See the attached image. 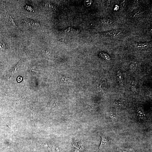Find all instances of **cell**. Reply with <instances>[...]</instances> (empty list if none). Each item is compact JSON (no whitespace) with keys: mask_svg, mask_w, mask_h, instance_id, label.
Segmentation results:
<instances>
[{"mask_svg":"<svg viewBox=\"0 0 152 152\" xmlns=\"http://www.w3.org/2000/svg\"><path fill=\"white\" fill-rule=\"evenodd\" d=\"M130 66L131 69H135L137 67V64L135 62H133L130 64Z\"/></svg>","mask_w":152,"mask_h":152,"instance_id":"30bf717a","label":"cell"},{"mask_svg":"<svg viewBox=\"0 0 152 152\" xmlns=\"http://www.w3.org/2000/svg\"><path fill=\"white\" fill-rule=\"evenodd\" d=\"M100 55L102 58L107 60H110L111 59L110 56L105 52H100Z\"/></svg>","mask_w":152,"mask_h":152,"instance_id":"8992f818","label":"cell"},{"mask_svg":"<svg viewBox=\"0 0 152 152\" xmlns=\"http://www.w3.org/2000/svg\"><path fill=\"white\" fill-rule=\"evenodd\" d=\"M135 47L139 49H146L150 46V44L147 42H138L135 44Z\"/></svg>","mask_w":152,"mask_h":152,"instance_id":"6da1fadb","label":"cell"},{"mask_svg":"<svg viewBox=\"0 0 152 152\" xmlns=\"http://www.w3.org/2000/svg\"><path fill=\"white\" fill-rule=\"evenodd\" d=\"M110 117L112 120H115L116 118V115L114 114H111L110 115Z\"/></svg>","mask_w":152,"mask_h":152,"instance_id":"4fadbf2b","label":"cell"},{"mask_svg":"<svg viewBox=\"0 0 152 152\" xmlns=\"http://www.w3.org/2000/svg\"><path fill=\"white\" fill-rule=\"evenodd\" d=\"M9 17L8 16V18H9V21L10 22H11V23H12V24L14 26H15L16 25V24H15V22H14V21L13 19L12 18H11L10 16L9 15Z\"/></svg>","mask_w":152,"mask_h":152,"instance_id":"8fae6325","label":"cell"},{"mask_svg":"<svg viewBox=\"0 0 152 152\" xmlns=\"http://www.w3.org/2000/svg\"><path fill=\"white\" fill-rule=\"evenodd\" d=\"M0 48L1 49L4 50L6 48V44L4 41L0 43Z\"/></svg>","mask_w":152,"mask_h":152,"instance_id":"9c48e42d","label":"cell"},{"mask_svg":"<svg viewBox=\"0 0 152 152\" xmlns=\"http://www.w3.org/2000/svg\"><path fill=\"white\" fill-rule=\"evenodd\" d=\"M117 79L119 84L121 86L124 85V80L123 75L120 70L118 71L117 74Z\"/></svg>","mask_w":152,"mask_h":152,"instance_id":"3957f363","label":"cell"},{"mask_svg":"<svg viewBox=\"0 0 152 152\" xmlns=\"http://www.w3.org/2000/svg\"><path fill=\"white\" fill-rule=\"evenodd\" d=\"M101 21L103 24L107 25L111 24L113 22L112 20L108 18H102L101 19Z\"/></svg>","mask_w":152,"mask_h":152,"instance_id":"5b68a950","label":"cell"},{"mask_svg":"<svg viewBox=\"0 0 152 152\" xmlns=\"http://www.w3.org/2000/svg\"><path fill=\"white\" fill-rule=\"evenodd\" d=\"M120 32V31L117 30H113L106 32L105 33V35L106 36L114 37L116 36L119 35Z\"/></svg>","mask_w":152,"mask_h":152,"instance_id":"277c9868","label":"cell"},{"mask_svg":"<svg viewBox=\"0 0 152 152\" xmlns=\"http://www.w3.org/2000/svg\"><path fill=\"white\" fill-rule=\"evenodd\" d=\"M101 141L98 150L101 149H102L108 146L109 144L108 140L104 136H101Z\"/></svg>","mask_w":152,"mask_h":152,"instance_id":"7a4b0ae2","label":"cell"},{"mask_svg":"<svg viewBox=\"0 0 152 152\" xmlns=\"http://www.w3.org/2000/svg\"><path fill=\"white\" fill-rule=\"evenodd\" d=\"M92 2V0H85L84 1V4H85V5L86 6L89 7L91 5Z\"/></svg>","mask_w":152,"mask_h":152,"instance_id":"52a82bcc","label":"cell"},{"mask_svg":"<svg viewBox=\"0 0 152 152\" xmlns=\"http://www.w3.org/2000/svg\"><path fill=\"white\" fill-rule=\"evenodd\" d=\"M132 85V89L133 91H134L135 90V85L136 84L135 83V82H133L131 84Z\"/></svg>","mask_w":152,"mask_h":152,"instance_id":"7c38bea8","label":"cell"},{"mask_svg":"<svg viewBox=\"0 0 152 152\" xmlns=\"http://www.w3.org/2000/svg\"><path fill=\"white\" fill-rule=\"evenodd\" d=\"M22 77L21 76H19L17 78V81L19 82H20L22 80Z\"/></svg>","mask_w":152,"mask_h":152,"instance_id":"5bb4252c","label":"cell"},{"mask_svg":"<svg viewBox=\"0 0 152 152\" xmlns=\"http://www.w3.org/2000/svg\"><path fill=\"white\" fill-rule=\"evenodd\" d=\"M36 116V110L33 107L32 110H31V117L32 118H34Z\"/></svg>","mask_w":152,"mask_h":152,"instance_id":"ba28073f","label":"cell"}]
</instances>
